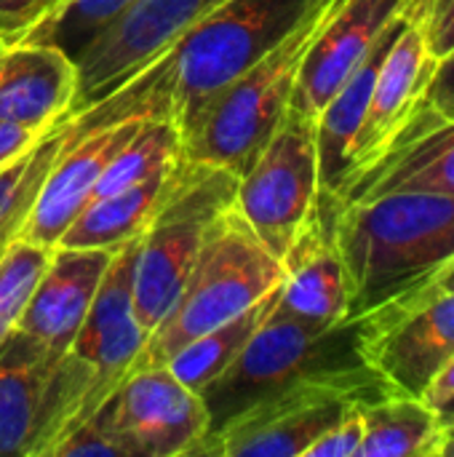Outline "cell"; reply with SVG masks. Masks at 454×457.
<instances>
[{
  "label": "cell",
  "instance_id": "6da1fadb",
  "mask_svg": "<svg viewBox=\"0 0 454 457\" xmlns=\"http://www.w3.org/2000/svg\"><path fill=\"white\" fill-rule=\"evenodd\" d=\"M326 198L332 201V236L348 281V316L409 300L454 262V195Z\"/></svg>",
  "mask_w": 454,
  "mask_h": 457
},
{
  "label": "cell",
  "instance_id": "7a4b0ae2",
  "mask_svg": "<svg viewBox=\"0 0 454 457\" xmlns=\"http://www.w3.org/2000/svg\"><path fill=\"white\" fill-rule=\"evenodd\" d=\"M367 337L369 313L316 327L286 316L273 303L235 361L201 394L211 428L244 407L297 386L334 388L356 404L396 396L399 388L369 361Z\"/></svg>",
  "mask_w": 454,
  "mask_h": 457
},
{
  "label": "cell",
  "instance_id": "3957f363",
  "mask_svg": "<svg viewBox=\"0 0 454 457\" xmlns=\"http://www.w3.org/2000/svg\"><path fill=\"white\" fill-rule=\"evenodd\" d=\"M324 0H225L169 54L139 72L150 107L179 134L227 80L286 40Z\"/></svg>",
  "mask_w": 454,
  "mask_h": 457
},
{
  "label": "cell",
  "instance_id": "277c9868",
  "mask_svg": "<svg viewBox=\"0 0 454 457\" xmlns=\"http://www.w3.org/2000/svg\"><path fill=\"white\" fill-rule=\"evenodd\" d=\"M139 238L112 254L94 305L70 351L51 367L29 457L51 450L96 410L134 372L147 335L134 316V257Z\"/></svg>",
  "mask_w": 454,
  "mask_h": 457
},
{
  "label": "cell",
  "instance_id": "5b68a950",
  "mask_svg": "<svg viewBox=\"0 0 454 457\" xmlns=\"http://www.w3.org/2000/svg\"><path fill=\"white\" fill-rule=\"evenodd\" d=\"M334 5L324 0L286 40L206 99L182 131V155L244 177L289 112L305 51Z\"/></svg>",
  "mask_w": 454,
  "mask_h": 457
},
{
  "label": "cell",
  "instance_id": "8992f818",
  "mask_svg": "<svg viewBox=\"0 0 454 457\" xmlns=\"http://www.w3.org/2000/svg\"><path fill=\"white\" fill-rule=\"evenodd\" d=\"M281 281L284 262L257 238L233 201L211 222L174 308L147 335L136 367L166 364L185 343L265 300Z\"/></svg>",
  "mask_w": 454,
  "mask_h": 457
},
{
  "label": "cell",
  "instance_id": "52a82bcc",
  "mask_svg": "<svg viewBox=\"0 0 454 457\" xmlns=\"http://www.w3.org/2000/svg\"><path fill=\"white\" fill-rule=\"evenodd\" d=\"M238 177L179 158L134 257V316L150 335L174 308L211 222L235 201Z\"/></svg>",
  "mask_w": 454,
  "mask_h": 457
},
{
  "label": "cell",
  "instance_id": "ba28073f",
  "mask_svg": "<svg viewBox=\"0 0 454 457\" xmlns=\"http://www.w3.org/2000/svg\"><path fill=\"white\" fill-rule=\"evenodd\" d=\"M318 195L316 118L289 107L254 163L238 177L235 204L257 238L284 260Z\"/></svg>",
  "mask_w": 454,
  "mask_h": 457
},
{
  "label": "cell",
  "instance_id": "9c48e42d",
  "mask_svg": "<svg viewBox=\"0 0 454 457\" xmlns=\"http://www.w3.org/2000/svg\"><path fill=\"white\" fill-rule=\"evenodd\" d=\"M144 118L147 115L120 110L110 99L72 115L70 134L43 179L21 238L54 249L72 220L91 201L110 158Z\"/></svg>",
  "mask_w": 454,
  "mask_h": 457
},
{
  "label": "cell",
  "instance_id": "30bf717a",
  "mask_svg": "<svg viewBox=\"0 0 454 457\" xmlns=\"http://www.w3.org/2000/svg\"><path fill=\"white\" fill-rule=\"evenodd\" d=\"M222 3L225 0H142L75 59L78 94L72 115L131 83Z\"/></svg>",
  "mask_w": 454,
  "mask_h": 457
},
{
  "label": "cell",
  "instance_id": "8fae6325",
  "mask_svg": "<svg viewBox=\"0 0 454 457\" xmlns=\"http://www.w3.org/2000/svg\"><path fill=\"white\" fill-rule=\"evenodd\" d=\"M102 412L123 457H198L211 428L203 396L166 364L136 367Z\"/></svg>",
  "mask_w": 454,
  "mask_h": 457
},
{
  "label": "cell",
  "instance_id": "7c38bea8",
  "mask_svg": "<svg viewBox=\"0 0 454 457\" xmlns=\"http://www.w3.org/2000/svg\"><path fill=\"white\" fill-rule=\"evenodd\" d=\"M353 407L359 404L334 388L297 386L211 428L198 457H305L308 447Z\"/></svg>",
  "mask_w": 454,
  "mask_h": 457
},
{
  "label": "cell",
  "instance_id": "4fadbf2b",
  "mask_svg": "<svg viewBox=\"0 0 454 457\" xmlns=\"http://www.w3.org/2000/svg\"><path fill=\"white\" fill-rule=\"evenodd\" d=\"M369 361L399 388L420 396L454 356V292L404 308L383 305L369 313Z\"/></svg>",
  "mask_w": 454,
  "mask_h": 457
},
{
  "label": "cell",
  "instance_id": "5bb4252c",
  "mask_svg": "<svg viewBox=\"0 0 454 457\" xmlns=\"http://www.w3.org/2000/svg\"><path fill=\"white\" fill-rule=\"evenodd\" d=\"M409 0H337L300 64L292 107L318 118Z\"/></svg>",
  "mask_w": 454,
  "mask_h": 457
},
{
  "label": "cell",
  "instance_id": "9a60e30c",
  "mask_svg": "<svg viewBox=\"0 0 454 457\" xmlns=\"http://www.w3.org/2000/svg\"><path fill=\"white\" fill-rule=\"evenodd\" d=\"M115 252L54 246L45 273L16 327L54 367L80 332Z\"/></svg>",
  "mask_w": 454,
  "mask_h": 457
},
{
  "label": "cell",
  "instance_id": "2e32d148",
  "mask_svg": "<svg viewBox=\"0 0 454 457\" xmlns=\"http://www.w3.org/2000/svg\"><path fill=\"white\" fill-rule=\"evenodd\" d=\"M284 281L276 308L292 319L332 327L348 316V281L332 236V201L318 195L316 209L284 254Z\"/></svg>",
  "mask_w": 454,
  "mask_h": 457
},
{
  "label": "cell",
  "instance_id": "e0dca14e",
  "mask_svg": "<svg viewBox=\"0 0 454 457\" xmlns=\"http://www.w3.org/2000/svg\"><path fill=\"white\" fill-rule=\"evenodd\" d=\"M385 193L454 195V120L415 110L385 153L356 174L337 201Z\"/></svg>",
  "mask_w": 454,
  "mask_h": 457
},
{
  "label": "cell",
  "instance_id": "ac0fdd59",
  "mask_svg": "<svg viewBox=\"0 0 454 457\" xmlns=\"http://www.w3.org/2000/svg\"><path fill=\"white\" fill-rule=\"evenodd\" d=\"M78 64L56 43H0V120L48 131L72 118Z\"/></svg>",
  "mask_w": 454,
  "mask_h": 457
},
{
  "label": "cell",
  "instance_id": "d6986e66",
  "mask_svg": "<svg viewBox=\"0 0 454 457\" xmlns=\"http://www.w3.org/2000/svg\"><path fill=\"white\" fill-rule=\"evenodd\" d=\"M433 67H436V59L425 48L423 29L409 21L404 32L393 40L391 51L385 54L380 64L364 123L353 142L351 174H348L345 187L351 185L356 174H361L372 161H377L385 153V147L396 139V134L412 118Z\"/></svg>",
  "mask_w": 454,
  "mask_h": 457
},
{
  "label": "cell",
  "instance_id": "ffe728a7",
  "mask_svg": "<svg viewBox=\"0 0 454 457\" xmlns=\"http://www.w3.org/2000/svg\"><path fill=\"white\" fill-rule=\"evenodd\" d=\"M409 19L401 13L391 21V27L380 35L375 48L367 59L351 72V78L340 86V91L326 102V107L316 118V145H318V177H321V195L337 198L351 174V153L356 134L364 123L367 104L380 72L385 54L391 51L393 40L404 32Z\"/></svg>",
  "mask_w": 454,
  "mask_h": 457
},
{
  "label": "cell",
  "instance_id": "44dd1931",
  "mask_svg": "<svg viewBox=\"0 0 454 457\" xmlns=\"http://www.w3.org/2000/svg\"><path fill=\"white\" fill-rule=\"evenodd\" d=\"M51 364L21 335L0 345V457H29Z\"/></svg>",
  "mask_w": 454,
  "mask_h": 457
},
{
  "label": "cell",
  "instance_id": "7402d4cb",
  "mask_svg": "<svg viewBox=\"0 0 454 457\" xmlns=\"http://www.w3.org/2000/svg\"><path fill=\"white\" fill-rule=\"evenodd\" d=\"M174 166L120 193L91 198L83 206V212L72 220V225L64 230L56 246L118 252L128 241L139 238L161 204V195L166 190V182Z\"/></svg>",
  "mask_w": 454,
  "mask_h": 457
},
{
  "label": "cell",
  "instance_id": "603a6c76",
  "mask_svg": "<svg viewBox=\"0 0 454 457\" xmlns=\"http://www.w3.org/2000/svg\"><path fill=\"white\" fill-rule=\"evenodd\" d=\"M361 420L364 442L359 457H436L442 418L420 396L396 394L361 404Z\"/></svg>",
  "mask_w": 454,
  "mask_h": 457
},
{
  "label": "cell",
  "instance_id": "cb8c5ba5",
  "mask_svg": "<svg viewBox=\"0 0 454 457\" xmlns=\"http://www.w3.org/2000/svg\"><path fill=\"white\" fill-rule=\"evenodd\" d=\"M278 297V289L270 292L265 300L254 303L252 308H246L244 313H238L235 319L193 337L190 343H185L169 361L166 367L195 394H203L241 353V348L246 345V340L254 335V329L262 324V319L270 313L273 303Z\"/></svg>",
  "mask_w": 454,
  "mask_h": 457
},
{
  "label": "cell",
  "instance_id": "d4e9b609",
  "mask_svg": "<svg viewBox=\"0 0 454 457\" xmlns=\"http://www.w3.org/2000/svg\"><path fill=\"white\" fill-rule=\"evenodd\" d=\"M182 158V134L166 115H147L104 166L91 198L134 187Z\"/></svg>",
  "mask_w": 454,
  "mask_h": 457
},
{
  "label": "cell",
  "instance_id": "484cf974",
  "mask_svg": "<svg viewBox=\"0 0 454 457\" xmlns=\"http://www.w3.org/2000/svg\"><path fill=\"white\" fill-rule=\"evenodd\" d=\"M67 134H70V118L51 126L27 155H21L16 163L0 171V257L13 241L21 238L35 198L43 187V179L59 147L64 145Z\"/></svg>",
  "mask_w": 454,
  "mask_h": 457
},
{
  "label": "cell",
  "instance_id": "4316f807",
  "mask_svg": "<svg viewBox=\"0 0 454 457\" xmlns=\"http://www.w3.org/2000/svg\"><path fill=\"white\" fill-rule=\"evenodd\" d=\"M142 0H72L24 40L56 43L67 56L78 59L88 43L118 24Z\"/></svg>",
  "mask_w": 454,
  "mask_h": 457
},
{
  "label": "cell",
  "instance_id": "83f0119b",
  "mask_svg": "<svg viewBox=\"0 0 454 457\" xmlns=\"http://www.w3.org/2000/svg\"><path fill=\"white\" fill-rule=\"evenodd\" d=\"M51 252V246L19 238L0 257V345L16 332L35 287L48 268Z\"/></svg>",
  "mask_w": 454,
  "mask_h": 457
},
{
  "label": "cell",
  "instance_id": "f1b7e54d",
  "mask_svg": "<svg viewBox=\"0 0 454 457\" xmlns=\"http://www.w3.org/2000/svg\"><path fill=\"white\" fill-rule=\"evenodd\" d=\"M91 455H104V457H123V450L104 418L102 410H96L88 420H83L78 428H72L48 457H91Z\"/></svg>",
  "mask_w": 454,
  "mask_h": 457
},
{
  "label": "cell",
  "instance_id": "f546056e",
  "mask_svg": "<svg viewBox=\"0 0 454 457\" xmlns=\"http://www.w3.org/2000/svg\"><path fill=\"white\" fill-rule=\"evenodd\" d=\"M72 0H0V43L29 37Z\"/></svg>",
  "mask_w": 454,
  "mask_h": 457
},
{
  "label": "cell",
  "instance_id": "4dcf8cb0",
  "mask_svg": "<svg viewBox=\"0 0 454 457\" xmlns=\"http://www.w3.org/2000/svg\"><path fill=\"white\" fill-rule=\"evenodd\" d=\"M361 442H364V420H361V404H359L345 418H340L332 428H326L308 447L305 457H359Z\"/></svg>",
  "mask_w": 454,
  "mask_h": 457
},
{
  "label": "cell",
  "instance_id": "1f68e13d",
  "mask_svg": "<svg viewBox=\"0 0 454 457\" xmlns=\"http://www.w3.org/2000/svg\"><path fill=\"white\" fill-rule=\"evenodd\" d=\"M417 110L425 115H433V118L454 120V48L436 62V67L423 88Z\"/></svg>",
  "mask_w": 454,
  "mask_h": 457
},
{
  "label": "cell",
  "instance_id": "d6a6232c",
  "mask_svg": "<svg viewBox=\"0 0 454 457\" xmlns=\"http://www.w3.org/2000/svg\"><path fill=\"white\" fill-rule=\"evenodd\" d=\"M45 131H35V129H24V126H13V123H3L0 120V171L11 163H16L21 155H27Z\"/></svg>",
  "mask_w": 454,
  "mask_h": 457
},
{
  "label": "cell",
  "instance_id": "836d02e7",
  "mask_svg": "<svg viewBox=\"0 0 454 457\" xmlns=\"http://www.w3.org/2000/svg\"><path fill=\"white\" fill-rule=\"evenodd\" d=\"M423 35H425V48L428 54L439 62L442 56H447L454 48V0L442 11L436 13L425 27H423Z\"/></svg>",
  "mask_w": 454,
  "mask_h": 457
},
{
  "label": "cell",
  "instance_id": "e575fe53",
  "mask_svg": "<svg viewBox=\"0 0 454 457\" xmlns=\"http://www.w3.org/2000/svg\"><path fill=\"white\" fill-rule=\"evenodd\" d=\"M450 399H454V356L442 367V372L431 380V386L423 394V402H428L433 410Z\"/></svg>",
  "mask_w": 454,
  "mask_h": 457
},
{
  "label": "cell",
  "instance_id": "d590c367",
  "mask_svg": "<svg viewBox=\"0 0 454 457\" xmlns=\"http://www.w3.org/2000/svg\"><path fill=\"white\" fill-rule=\"evenodd\" d=\"M447 292H454V262L433 281V284H428L425 289H420L417 295H412L409 300H399L396 305H404V308H417V305H423V303H428V300H433L436 295H447Z\"/></svg>",
  "mask_w": 454,
  "mask_h": 457
},
{
  "label": "cell",
  "instance_id": "8d00e7d4",
  "mask_svg": "<svg viewBox=\"0 0 454 457\" xmlns=\"http://www.w3.org/2000/svg\"><path fill=\"white\" fill-rule=\"evenodd\" d=\"M450 3H452V0H409L407 8H404V16H407L412 24H417V27L423 29V27H425L436 13H442Z\"/></svg>",
  "mask_w": 454,
  "mask_h": 457
},
{
  "label": "cell",
  "instance_id": "74e56055",
  "mask_svg": "<svg viewBox=\"0 0 454 457\" xmlns=\"http://www.w3.org/2000/svg\"><path fill=\"white\" fill-rule=\"evenodd\" d=\"M436 457H454V420L442 423V436L436 445Z\"/></svg>",
  "mask_w": 454,
  "mask_h": 457
},
{
  "label": "cell",
  "instance_id": "f35d334b",
  "mask_svg": "<svg viewBox=\"0 0 454 457\" xmlns=\"http://www.w3.org/2000/svg\"><path fill=\"white\" fill-rule=\"evenodd\" d=\"M436 412H439L442 423H452V420H454V399L444 402L442 407H436Z\"/></svg>",
  "mask_w": 454,
  "mask_h": 457
}]
</instances>
